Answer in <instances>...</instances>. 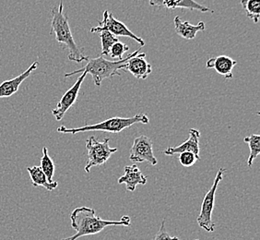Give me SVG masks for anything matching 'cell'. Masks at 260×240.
<instances>
[{
  "label": "cell",
  "instance_id": "obj_18",
  "mask_svg": "<svg viewBox=\"0 0 260 240\" xmlns=\"http://www.w3.org/2000/svg\"><path fill=\"white\" fill-rule=\"evenodd\" d=\"M241 5L246 16L257 23L260 18V0H241Z\"/></svg>",
  "mask_w": 260,
  "mask_h": 240
},
{
  "label": "cell",
  "instance_id": "obj_10",
  "mask_svg": "<svg viewBox=\"0 0 260 240\" xmlns=\"http://www.w3.org/2000/svg\"><path fill=\"white\" fill-rule=\"evenodd\" d=\"M150 6L157 8H165L167 10L185 9V10H198L201 12H213L205 6L196 2L195 0H146Z\"/></svg>",
  "mask_w": 260,
  "mask_h": 240
},
{
  "label": "cell",
  "instance_id": "obj_19",
  "mask_svg": "<svg viewBox=\"0 0 260 240\" xmlns=\"http://www.w3.org/2000/svg\"><path fill=\"white\" fill-rule=\"evenodd\" d=\"M244 142L246 143L250 149V155L247 159V165L251 167L255 158L260 155V136L257 134L245 137Z\"/></svg>",
  "mask_w": 260,
  "mask_h": 240
},
{
  "label": "cell",
  "instance_id": "obj_14",
  "mask_svg": "<svg viewBox=\"0 0 260 240\" xmlns=\"http://www.w3.org/2000/svg\"><path fill=\"white\" fill-rule=\"evenodd\" d=\"M200 130L197 129H191L189 130V138L182 144L176 147H169L164 151V155H179L184 152H191L196 155L200 156Z\"/></svg>",
  "mask_w": 260,
  "mask_h": 240
},
{
  "label": "cell",
  "instance_id": "obj_7",
  "mask_svg": "<svg viewBox=\"0 0 260 240\" xmlns=\"http://www.w3.org/2000/svg\"><path fill=\"white\" fill-rule=\"evenodd\" d=\"M102 31H107L111 33L112 35L115 36H125V37H129L131 39L135 40L137 43L140 44V46H144L145 42L136 35L133 32L127 28V26L124 24L120 20L115 19L113 13L109 10H105L104 15H103V20L99 21L98 26L93 27L90 29V33H100Z\"/></svg>",
  "mask_w": 260,
  "mask_h": 240
},
{
  "label": "cell",
  "instance_id": "obj_5",
  "mask_svg": "<svg viewBox=\"0 0 260 240\" xmlns=\"http://www.w3.org/2000/svg\"><path fill=\"white\" fill-rule=\"evenodd\" d=\"M226 169L220 168L218 173L216 174L215 179L213 181V184L211 186L210 190L206 193L205 197L201 204L200 214L198 216V224L201 228L205 229L208 232H213L215 229V225L212 222V213L215 204L216 191L218 189V186L220 181L223 178V174L225 173Z\"/></svg>",
  "mask_w": 260,
  "mask_h": 240
},
{
  "label": "cell",
  "instance_id": "obj_16",
  "mask_svg": "<svg viewBox=\"0 0 260 240\" xmlns=\"http://www.w3.org/2000/svg\"><path fill=\"white\" fill-rule=\"evenodd\" d=\"M176 34L185 40H194L199 32L205 30V22L200 21L197 25L191 24L188 21H183L179 16H176L174 20Z\"/></svg>",
  "mask_w": 260,
  "mask_h": 240
},
{
  "label": "cell",
  "instance_id": "obj_20",
  "mask_svg": "<svg viewBox=\"0 0 260 240\" xmlns=\"http://www.w3.org/2000/svg\"><path fill=\"white\" fill-rule=\"evenodd\" d=\"M40 167L45 176L47 177V180L49 182H53V176L55 175V164L48 155V150L46 147L43 148V157L41 158Z\"/></svg>",
  "mask_w": 260,
  "mask_h": 240
},
{
  "label": "cell",
  "instance_id": "obj_3",
  "mask_svg": "<svg viewBox=\"0 0 260 240\" xmlns=\"http://www.w3.org/2000/svg\"><path fill=\"white\" fill-rule=\"evenodd\" d=\"M140 49L133 52L132 54L127 55V57L123 59L116 60V61H110L105 59L104 56H99L96 58H90L87 57V64L80 70H74L70 73H66L65 78H69L71 76L75 75L78 73L86 72L87 74H90L92 77V80L94 81L96 86H101L102 81L105 79H111L115 76H121L119 70L125 69V64L128 60L140 54Z\"/></svg>",
  "mask_w": 260,
  "mask_h": 240
},
{
  "label": "cell",
  "instance_id": "obj_8",
  "mask_svg": "<svg viewBox=\"0 0 260 240\" xmlns=\"http://www.w3.org/2000/svg\"><path fill=\"white\" fill-rule=\"evenodd\" d=\"M129 159L136 163L147 162L151 165H156L158 161L152 149V141L147 136H140L136 138L130 150Z\"/></svg>",
  "mask_w": 260,
  "mask_h": 240
},
{
  "label": "cell",
  "instance_id": "obj_15",
  "mask_svg": "<svg viewBox=\"0 0 260 240\" xmlns=\"http://www.w3.org/2000/svg\"><path fill=\"white\" fill-rule=\"evenodd\" d=\"M147 177L136 165H126L125 175L118 178V184H125L127 191H135L138 185H145Z\"/></svg>",
  "mask_w": 260,
  "mask_h": 240
},
{
  "label": "cell",
  "instance_id": "obj_17",
  "mask_svg": "<svg viewBox=\"0 0 260 240\" xmlns=\"http://www.w3.org/2000/svg\"><path fill=\"white\" fill-rule=\"evenodd\" d=\"M27 171L30 175L31 183L34 187H44L49 191L56 189V187L58 186V182L53 181L49 182L47 180V177L45 176L44 172L41 169L40 166H31V167H27Z\"/></svg>",
  "mask_w": 260,
  "mask_h": 240
},
{
  "label": "cell",
  "instance_id": "obj_11",
  "mask_svg": "<svg viewBox=\"0 0 260 240\" xmlns=\"http://www.w3.org/2000/svg\"><path fill=\"white\" fill-rule=\"evenodd\" d=\"M146 54H138L131 57L125 64V71H128L137 79L145 80L152 71V67L145 59Z\"/></svg>",
  "mask_w": 260,
  "mask_h": 240
},
{
  "label": "cell",
  "instance_id": "obj_24",
  "mask_svg": "<svg viewBox=\"0 0 260 240\" xmlns=\"http://www.w3.org/2000/svg\"><path fill=\"white\" fill-rule=\"evenodd\" d=\"M153 240H179V238L176 237V236H171L169 235V233L167 232L166 227H165V221L164 220L161 222L160 228L157 232Z\"/></svg>",
  "mask_w": 260,
  "mask_h": 240
},
{
  "label": "cell",
  "instance_id": "obj_22",
  "mask_svg": "<svg viewBox=\"0 0 260 240\" xmlns=\"http://www.w3.org/2000/svg\"><path fill=\"white\" fill-rule=\"evenodd\" d=\"M128 50H129L128 45H125L122 42H117L111 47V56L113 59H123V55Z\"/></svg>",
  "mask_w": 260,
  "mask_h": 240
},
{
  "label": "cell",
  "instance_id": "obj_2",
  "mask_svg": "<svg viewBox=\"0 0 260 240\" xmlns=\"http://www.w3.org/2000/svg\"><path fill=\"white\" fill-rule=\"evenodd\" d=\"M52 12L50 35H55V40L63 48L69 50V59L76 63H81L87 60L82 49L76 44L69 23V18L64 12V0H60L58 8H54Z\"/></svg>",
  "mask_w": 260,
  "mask_h": 240
},
{
  "label": "cell",
  "instance_id": "obj_13",
  "mask_svg": "<svg viewBox=\"0 0 260 240\" xmlns=\"http://www.w3.org/2000/svg\"><path fill=\"white\" fill-rule=\"evenodd\" d=\"M237 62L231 58L228 55H219L216 57H211L207 61V69H214L217 73L223 76L226 80H231L233 78V70Z\"/></svg>",
  "mask_w": 260,
  "mask_h": 240
},
{
  "label": "cell",
  "instance_id": "obj_25",
  "mask_svg": "<svg viewBox=\"0 0 260 240\" xmlns=\"http://www.w3.org/2000/svg\"><path fill=\"white\" fill-rule=\"evenodd\" d=\"M195 240H200V239H195Z\"/></svg>",
  "mask_w": 260,
  "mask_h": 240
},
{
  "label": "cell",
  "instance_id": "obj_4",
  "mask_svg": "<svg viewBox=\"0 0 260 240\" xmlns=\"http://www.w3.org/2000/svg\"><path fill=\"white\" fill-rule=\"evenodd\" d=\"M149 122L150 119L145 114H138L131 117H111L97 124L86 125L75 129H69L66 128L65 126H61L57 129V131L64 134H77L87 131H105L111 133H119L137 123L148 124Z\"/></svg>",
  "mask_w": 260,
  "mask_h": 240
},
{
  "label": "cell",
  "instance_id": "obj_1",
  "mask_svg": "<svg viewBox=\"0 0 260 240\" xmlns=\"http://www.w3.org/2000/svg\"><path fill=\"white\" fill-rule=\"evenodd\" d=\"M71 227L76 231L75 235L61 240H77L81 236L96 235L111 225L129 226L130 218L123 216L120 221L104 220L96 216L95 210L88 207L76 208L70 215Z\"/></svg>",
  "mask_w": 260,
  "mask_h": 240
},
{
  "label": "cell",
  "instance_id": "obj_12",
  "mask_svg": "<svg viewBox=\"0 0 260 240\" xmlns=\"http://www.w3.org/2000/svg\"><path fill=\"white\" fill-rule=\"evenodd\" d=\"M38 68V62L35 61L29 67V69L21 73L19 76L15 77L14 79L10 80H5L4 82H2L0 84V98H3V97H10L11 95L16 94L20 86L21 85V83L24 81V80L30 77V74L36 70V69Z\"/></svg>",
  "mask_w": 260,
  "mask_h": 240
},
{
  "label": "cell",
  "instance_id": "obj_6",
  "mask_svg": "<svg viewBox=\"0 0 260 240\" xmlns=\"http://www.w3.org/2000/svg\"><path fill=\"white\" fill-rule=\"evenodd\" d=\"M109 141L110 139L108 138H105L103 141H99L94 136H91L87 140L86 148L88 151V162L85 166L87 173L90 172L92 166H99L105 164L111 155L117 152V148H111Z\"/></svg>",
  "mask_w": 260,
  "mask_h": 240
},
{
  "label": "cell",
  "instance_id": "obj_21",
  "mask_svg": "<svg viewBox=\"0 0 260 240\" xmlns=\"http://www.w3.org/2000/svg\"><path fill=\"white\" fill-rule=\"evenodd\" d=\"M99 36L102 43V53L101 55H108L110 54L111 47L115 45V43L119 42L118 37L112 35L107 31H102L99 33Z\"/></svg>",
  "mask_w": 260,
  "mask_h": 240
},
{
  "label": "cell",
  "instance_id": "obj_9",
  "mask_svg": "<svg viewBox=\"0 0 260 240\" xmlns=\"http://www.w3.org/2000/svg\"><path fill=\"white\" fill-rule=\"evenodd\" d=\"M87 75L88 74L86 72H83L79 77V79L74 83V85L72 86L70 90L67 91L65 95L62 96V98L57 103L55 109L52 110V114L55 116V119L57 121L62 120L64 115H66V113L69 111L72 105L75 104L76 101L78 99L79 94H80V87L82 85V83L85 80Z\"/></svg>",
  "mask_w": 260,
  "mask_h": 240
},
{
  "label": "cell",
  "instance_id": "obj_23",
  "mask_svg": "<svg viewBox=\"0 0 260 240\" xmlns=\"http://www.w3.org/2000/svg\"><path fill=\"white\" fill-rule=\"evenodd\" d=\"M178 160L183 166L190 167L192 165H195L197 161L200 160V156L196 155L195 154H193L191 152H184V153L179 154Z\"/></svg>",
  "mask_w": 260,
  "mask_h": 240
}]
</instances>
